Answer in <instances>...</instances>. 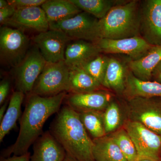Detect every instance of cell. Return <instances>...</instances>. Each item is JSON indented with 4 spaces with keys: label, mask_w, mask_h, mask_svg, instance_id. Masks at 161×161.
<instances>
[{
    "label": "cell",
    "mask_w": 161,
    "mask_h": 161,
    "mask_svg": "<svg viewBox=\"0 0 161 161\" xmlns=\"http://www.w3.org/2000/svg\"><path fill=\"white\" fill-rule=\"evenodd\" d=\"M123 128L130 136L137 150L139 159L160 161L161 136L138 122L127 119Z\"/></svg>",
    "instance_id": "obj_7"
},
{
    "label": "cell",
    "mask_w": 161,
    "mask_h": 161,
    "mask_svg": "<svg viewBox=\"0 0 161 161\" xmlns=\"http://www.w3.org/2000/svg\"><path fill=\"white\" fill-rule=\"evenodd\" d=\"M82 11L90 14L98 20L103 19L112 7L125 3L113 0H70Z\"/></svg>",
    "instance_id": "obj_24"
},
{
    "label": "cell",
    "mask_w": 161,
    "mask_h": 161,
    "mask_svg": "<svg viewBox=\"0 0 161 161\" xmlns=\"http://www.w3.org/2000/svg\"><path fill=\"white\" fill-rule=\"evenodd\" d=\"M46 0H10L8 1L9 5L16 9L41 6Z\"/></svg>",
    "instance_id": "obj_29"
},
{
    "label": "cell",
    "mask_w": 161,
    "mask_h": 161,
    "mask_svg": "<svg viewBox=\"0 0 161 161\" xmlns=\"http://www.w3.org/2000/svg\"><path fill=\"white\" fill-rule=\"evenodd\" d=\"M69 69L67 92L70 94H80L100 90L102 85L87 72L79 68Z\"/></svg>",
    "instance_id": "obj_22"
},
{
    "label": "cell",
    "mask_w": 161,
    "mask_h": 161,
    "mask_svg": "<svg viewBox=\"0 0 161 161\" xmlns=\"http://www.w3.org/2000/svg\"><path fill=\"white\" fill-rule=\"evenodd\" d=\"M109 59L108 57L101 53L94 59L78 68L87 72L102 86Z\"/></svg>",
    "instance_id": "obj_28"
},
{
    "label": "cell",
    "mask_w": 161,
    "mask_h": 161,
    "mask_svg": "<svg viewBox=\"0 0 161 161\" xmlns=\"http://www.w3.org/2000/svg\"><path fill=\"white\" fill-rule=\"evenodd\" d=\"M136 161H153L151 160L147 159L140 158L138 159Z\"/></svg>",
    "instance_id": "obj_37"
},
{
    "label": "cell",
    "mask_w": 161,
    "mask_h": 161,
    "mask_svg": "<svg viewBox=\"0 0 161 161\" xmlns=\"http://www.w3.org/2000/svg\"><path fill=\"white\" fill-rule=\"evenodd\" d=\"M140 4V1L133 0L112 7L98 21L99 39L119 40L141 36Z\"/></svg>",
    "instance_id": "obj_3"
},
{
    "label": "cell",
    "mask_w": 161,
    "mask_h": 161,
    "mask_svg": "<svg viewBox=\"0 0 161 161\" xmlns=\"http://www.w3.org/2000/svg\"><path fill=\"white\" fill-rule=\"evenodd\" d=\"M126 69L120 61L110 58L104 77L102 86L122 95L125 87Z\"/></svg>",
    "instance_id": "obj_23"
},
{
    "label": "cell",
    "mask_w": 161,
    "mask_h": 161,
    "mask_svg": "<svg viewBox=\"0 0 161 161\" xmlns=\"http://www.w3.org/2000/svg\"><path fill=\"white\" fill-rule=\"evenodd\" d=\"M140 35L152 46L161 45V0H145L140 4Z\"/></svg>",
    "instance_id": "obj_10"
},
{
    "label": "cell",
    "mask_w": 161,
    "mask_h": 161,
    "mask_svg": "<svg viewBox=\"0 0 161 161\" xmlns=\"http://www.w3.org/2000/svg\"><path fill=\"white\" fill-rule=\"evenodd\" d=\"M160 161H161V158H160Z\"/></svg>",
    "instance_id": "obj_38"
},
{
    "label": "cell",
    "mask_w": 161,
    "mask_h": 161,
    "mask_svg": "<svg viewBox=\"0 0 161 161\" xmlns=\"http://www.w3.org/2000/svg\"><path fill=\"white\" fill-rule=\"evenodd\" d=\"M25 95L22 92L15 91L9 100L8 108L4 117L0 122V142L16 125L22 114V103Z\"/></svg>",
    "instance_id": "obj_21"
},
{
    "label": "cell",
    "mask_w": 161,
    "mask_h": 161,
    "mask_svg": "<svg viewBox=\"0 0 161 161\" xmlns=\"http://www.w3.org/2000/svg\"><path fill=\"white\" fill-rule=\"evenodd\" d=\"M33 40L47 62L57 63L65 60L67 46L72 40L63 32L49 29L36 35Z\"/></svg>",
    "instance_id": "obj_11"
},
{
    "label": "cell",
    "mask_w": 161,
    "mask_h": 161,
    "mask_svg": "<svg viewBox=\"0 0 161 161\" xmlns=\"http://www.w3.org/2000/svg\"><path fill=\"white\" fill-rule=\"evenodd\" d=\"M101 53L95 43L83 40H72L67 46L64 62L69 68H78Z\"/></svg>",
    "instance_id": "obj_16"
},
{
    "label": "cell",
    "mask_w": 161,
    "mask_h": 161,
    "mask_svg": "<svg viewBox=\"0 0 161 161\" xmlns=\"http://www.w3.org/2000/svg\"><path fill=\"white\" fill-rule=\"evenodd\" d=\"M69 70V68L64 61L57 63L47 62L30 95L50 97L62 92H67Z\"/></svg>",
    "instance_id": "obj_4"
},
{
    "label": "cell",
    "mask_w": 161,
    "mask_h": 161,
    "mask_svg": "<svg viewBox=\"0 0 161 161\" xmlns=\"http://www.w3.org/2000/svg\"><path fill=\"white\" fill-rule=\"evenodd\" d=\"M9 5L8 1L5 0H0V9L6 8Z\"/></svg>",
    "instance_id": "obj_36"
},
{
    "label": "cell",
    "mask_w": 161,
    "mask_h": 161,
    "mask_svg": "<svg viewBox=\"0 0 161 161\" xmlns=\"http://www.w3.org/2000/svg\"><path fill=\"white\" fill-rule=\"evenodd\" d=\"M30 161H63L66 152L50 132L42 133L33 144Z\"/></svg>",
    "instance_id": "obj_15"
},
{
    "label": "cell",
    "mask_w": 161,
    "mask_h": 161,
    "mask_svg": "<svg viewBox=\"0 0 161 161\" xmlns=\"http://www.w3.org/2000/svg\"><path fill=\"white\" fill-rule=\"evenodd\" d=\"M4 26L40 33L49 30V24L41 6L17 9Z\"/></svg>",
    "instance_id": "obj_13"
},
{
    "label": "cell",
    "mask_w": 161,
    "mask_h": 161,
    "mask_svg": "<svg viewBox=\"0 0 161 161\" xmlns=\"http://www.w3.org/2000/svg\"><path fill=\"white\" fill-rule=\"evenodd\" d=\"M41 7L49 24L68 19L82 12L70 0H46Z\"/></svg>",
    "instance_id": "obj_19"
},
{
    "label": "cell",
    "mask_w": 161,
    "mask_h": 161,
    "mask_svg": "<svg viewBox=\"0 0 161 161\" xmlns=\"http://www.w3.org/2000/svg\"><path fill=\"white\" fill-rule=\"evenodd\" d=\"M161 60V45L153 46L146 54L136 60L128 62V69L136 78L150 81L152 73Z\"/></svg>",
    "instance_id": "obj_18"
},
{
    "label": "cell",
    "mask_w": 161,
    "mask_h": 161,
    "mask_svg": "<svg viewBox=\"0 0 161 161\" xmlns=\"http://www.w3.org/2000/svg\"><path fill=\"white\" fill-rule=\"evenodd\" d=\"M122 96L125 100L136 97L161 98V83L153 80H140L126 69L125 89Z\"/></svg>",
    "instance_id": "obj_17"
},
{
    "label": "cell",
    "mask_w": 161,
    "mask_h": 161,
    "mask_svg": "<svg viewBox=\"0 0 161 161\" xmlns=\"http://www.w3.org/2000/svg\"><path fill=\"white\" fill-rule=\"evenodd\" d=\"M99 20L82 11L68 19L50 23L49 29L63 32L72 40H83L95 43L99 39Z\"/></svg>",
    "instance_id": "obj_8"
},
{
    "label": "cell",
    "mask_w": 161,
    "mask_h": 161,
    "mask_svg": "<svg viewBox=\"0 0 161 161\" xmlns=\"http://www.w3.org/2000/svg\"><path fill=\"white\" fill-rule=\"evenodd\" d=\"M95 43L101 53L126 55L130 57V60L141 58L153 46L141 36L119 40L100 39Z\"/></svg>",
    "instance_id": "obj_12"
},
{
    "label": "cell",
    "mask_w": 161,
    "mask_h": 161,
    "mask_svg": "<svg viewBox=\"0 0 161 161\" xmlns=\"http://www.w3.org/2000/svg\"><path fill=\"white\" fill-rule=\"evenodd\" d=\"M126 100L127 119L138 122L161 136V98L136 97Z\"/></svg>",
    "instance_id": "obj_5"
},
{
    "label": "cell",
    "mask_w": 161,
    "mask_h": 161,
    "mask_svg": "<svg viewBox=\"0 0 161 161\" xmlns=\"http://www.w3.org/2000/svg\"><path fill=\"white\" fill-rule=\"evenodd\" d=\"M66 98L67 105L78 113L103 112L114 99L112 93L100 90L88 93L70 94Z\"/></svg>",
    "instance_id": "obj_14"
},
{
    "label": "cell",
    "mask_w": 161,
    "mask_h": 161,
    "mask_svg": "<svg viewBox=\"0 0 161 161\" xmlns=\"http://www.w3.org/2000/svg\"><path fill=\"white\" fill-rule=\"evenodd\" d=\"M152 79L161 83V60L153 72Z\"/></svg>",
    "instance_id": "obj_33"
},
{
    "label": "cell",
    "mask_w": 161,
    "mask_h": 161,
    "mask_svg": "<svg viewBox=\"0 0 161 161\" xmlns=\"http://www.w3.org/2000/svg\"><path fill=\"white\" fill-rule=\"evenodd\" d=\"M50 128L51 133L67 153L79 161H95L92 153L93 139L79 117L68 105L60 109Z\"/></svg>",
    "instance_id": "obj_2"
},
{
    "label": "cell",
    "mask_w": 161,
    "mask_h": 161,
    "mask_svg": "<svg viewBox=\"0 0 161 161\" xmlns=\"http://www.w3.org/2000/svg\"><path fill=\"white\" fill-rule=\"evenodd\" d=\"M63 161H79L75 158L73 157L72 156L69 155L68 153H67L65 158Z\"/></svg>",
    "instance_id": "obj_35"
},
{
    "label": "cell",
    "mask_w": 161,
    "mask_h": 161,
    "mask_svg": "<svg viewBox=\"0 0 161 161\" xmlns=\"http://www.w3.org/2000/svg\"><path fill=\"white\" fill-rule=\"evenodd\" d=\"M125 108L122 109L117 102L113 99L103 112L105 130L110 135L123 127L127 118Z\"/></svg>",
    "instance_id": "obj_25"
},
{
    "label": "cell",
    "mask_w": 161,
    "mask_h": 161,
    "mask_svg": "<svg viewBox=\"0 0 161 161\" xmlns=\"http://www.w3.org/2000/svg\"><path fill=\"white\" fill-rule=\"evenodd\" d=\"M29 39L22 31L4 26L0 29V57L4 64L15 68L30 48Z\"/></svg>",
    "instance_id": "obj_6"
},
{
    "label": "cell",
    "mask_w": 161,
    "mask_h": 161,
    "mask_svg": "<svg viewBox=\"0 0 161 161\" xmlns=\"http://www.w3.org/2000/svg\"><path fill=\"white\" fill-rule=\"evenodd\" d=\"M9 101L6 100L4 103L2 105L0 109V122L2 120L5 113H6L7 108H8V104H9Z\"/></svg>",
    "instance_id": "obj_34"
},
{
    "label": "cell",
    "mask_w": 161,
    "mask_h": 161,
    "mask_svg": "<svg viewBox=\"0 0 161 161\" xmlns=\"http://www.w3.org/2000/svg\"><path fill=\"white\" fill-rule=\"evenodd\" d=\"M10 88V81L8 79H4L0 83V105H2L6 101Z\"/></svg>",
    "instance_id": "obj_31"
},
{
    "label": "cell",
    "mask_w": 161,
    "mask_h": 161,
    "mask_svg": "<svg viewBox=\"0 0 161 161\" xmlns=\"http://www.w3.org/2000/svg\"><path fill=\"white\" fill-rule=\"evenodd\" d=\"M46 63L36 45L30 47L26 57L15 68L16 91L29 95Z\"/></svg>",
    "instance_id": "obj_9"
},
{
    "label": "cell",
    "mask_w": 161,
    "mask_h": 161,
    "mask_svg": "<svg viewBox=\"0 0 161 161\" xmlns=\"http://www.w3.org/2000/svg\"><path fill=\"white\" fill-rule=\"evenodd\" d=\"M93 142L92 153L95 161H128L110 135L94 139Z\"/></svg>",
    "instance_id": "obj_20"
},
{
    "label": "cell",
    "mask_w": 161,
    "mask_h": 161,
    "mask_svg": "<svg viewBox=\"0 0 161 161\" xmlns=\"http://www.w3.org/2000/svg\"><path fill=\"white\" fill-rule=\"evenodd\" d=\"M31 156L30 153L28 152L23 155H13L12 157L3 158L1 161H30Z\"/></svg>",
    "instance_id": "obj_32"
},
{
    "label": "cell",
    "mask_w": 161,
    "mask_h": 161,
    "mask_svg": "<svg viewBox=\"0 0 161 161\" xmlns=\"http://www.w3.org/2000/svg\"><path fill=\"white\" fill-rule=\"evenodd\" d=\"M66 97V92L50 97L28 95L20 119L19 135L14 143L5 151L4 156L7 158L11 154L20 156L28 152L31 146L43 133L45 122L60 111Z\"/></svg>",
    "instance_id": "obj_1"
},
{
    "label": "cell",
    "mask_w": 161,
    "mask_h": 161,
    "mask_svg": "<svg viewBox=\"0 0 161 161\" xmlns=\"http://www.w3.org/2000/svg\"><path fill=\"white\" fill-rule=\"evenodd\" d=\"M78 113L81 122L92 139L107 135L104 125L103 112L89 111Z\"/></svg>",
    "instance_id": "obj_26"
},
{
    "label": "cell",
    "mask_w": 161,
    "mask_h": 161,
    "mask_svg": "<svg viewBox=\"0 0 161 161\" xmlns=\"http://www.w3.org/2000/svg\"><path fill=\"white\" fill-rule=\"evenodd\" d=\"M16 9L9 5V6L0 9V23L1 25H5L6 22L14 15Z\"/></svg>",
    "instance_id": "obj_30"
},
{
    "label": "cell",
    "mask_w": 161,
    "mask_h": 161,
    "mask_svg": "<svg viewBox=\"0 0 161 161\" xmlns=\"http://www.w3.org/2000/svg\"><path fill=\"white\" fill-rule=\"evenodd\" d=\"M128 161H136L139 159L137 150L126 130L122 127L110 134Z\"/></svg>",
    "instance_id": "obj_27"
}]
</instances>
